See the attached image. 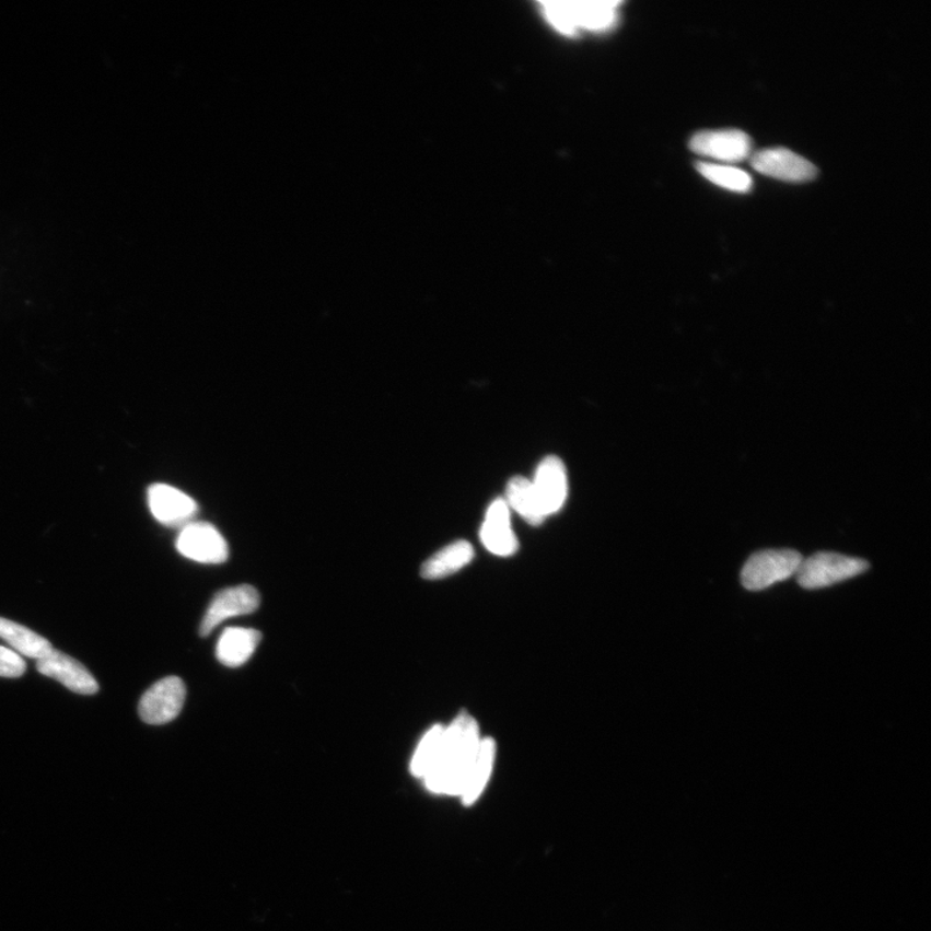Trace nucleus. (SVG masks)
Segmentation results:
<instances>
[{
    "label": "nucleus",
    "mask_w": 931,
    "mask_h": 931,
    "mask_svg": "<svg viewBox=\"0 0 931 931\" xmlns=\"http://www.w3.org/2000/svg\"><path fill=\"white\" fill-rule=\"evenodd\" d=\"M480 742L478 722L470 714L461 713L444 730L442 748L435 766L423 779L424 787L432 793L459 798Z\"/></svg>",
    "instance_id": "nucleus-1"
},
{
    "label": "nucleus",
    "mask_w": 931,
    "mask_h": 931,
    "mask_svg": "<svg viewBox=\"0 0 931 931\" xmlns=\"http://www.w3.org/2000/svg\"><path fill=\"white\" fill-rule=\"evenodd\" d=\"M620 5V2L539 3L547 23L567 35L608 31L617 23Z\"/></svg>",
    "instance_id": "nucleus-2"
},
{
    "label": "nucleus",
    "mask_w": 931,
    "mask_h": 931,
    "mask_svg": "<svg viewBox=\"0 0 931 931\" xmlns=\"http://www.w3.org/2000/svg\"><path fill=\"white\" fill-rule=\"evenodd\" d=\"M870 563L864 559L842 556L837 552H816L802 559L798 573L801 587L823 589L838 584L869 571Z\"/></svg>",
    "instance_id": "nucleus-3"
},
{
    "label": "nucleus",
    "mask_w": 931,
    "mask_h": 931,
    "mask_svg": "<svg viewBox=\"0 0 931 931\" xmlns=\"http://www.w3.org/2000/svg\"><path fill=\"white\" fill-rule=\"evenodd\" d=\"M802 559L800 552L791 549H770L753 554L743 568L742 585L749 592L769 589L778 582L793 578Z\"/></svg>",
    "instance_id": "nucleus-4"
},
{
    "label": "nucleus",
    "mask_w": 931,
    "mask_h": 931,
    "mask_svg": "<svg viewBox=\"0 0 931 931\" xmlns=\"http://www.w3.org/2000/svg\"><path fill=\"white\" fill-rule=\"evenodd\" d=\"M176 549L187 559L202 565H222L230 557L229 544L214 525L191 522L183 527Z\"/></svg>",
    "instance_id": "nucleus-5"
},
{
    "label": "nucleus",
    "mask_w": 931,
    "mask_h": 931,
    "mask_svg": "<svg viewBox=\"0 0 931 931\" xmlns=\"http://www.w3.org/2000/svg\"><path fill=\"white\" fill-rule=\"evenodd\" d=\"M187 689L181 678L167 677L154 684L139 702V715L148 724H166L181 714Z\"/></svg>",
    "instance_id": "nucleus-6"
},
{
    "label": "nucleus",
    "mask_w": 931,
    "mask_h": 931,
    "mask_svg": "<svg viewBox=\"0 0 931 931\" xmlns=\"http://www.w3.org/2000/svg\"><path fill=\"white\" fill-rule=\"evenodd\" d=\"M750 163L757 173L788 183H806L817 174L812 162L785 148L764 149L752 155Z\"/></svg>",
    "instance_id": "nucleus-7"
},
{
    "label": "nucleus",
    "mask_w": 931,
    "mask_h": 931,
    "mask_svg": "<svg viewBox=\"0 0 931 931\" xmlns=\"http://www.w3.org/2000/svg\"><path fill=\"white\" fill-rule=\"evenodd\" d=\"M260 596L251 585L229 587L219 592L211 601L202 618L200 635L208 637L218 625L232 617L253 614L259 607Z\"/></svg>",
    "instance_id": "nucleus-8"
},
{
    "label": "nucleus",
    "mask_w": 931,
    "mask_h": 931,
    "mask_svg": "<svg viewBox=\"0 0 931 931\" xmlns=\"http://www.w3.org/2000/svg\"><path fill=\"white\" fill-rule=\"evenodd\" d=\"M689 149L702 158L736 163L749 158L752 140L741 130L701 131L694 135Z\"/></svg>",
    "instance_id": "nucleus-9"
},
{
    "label": "nucleus",
    "mask_w": 931,
    "mask_h": 931,
    "mask_svg": "<svg viewBox=\"0 0 931 931\" xmlns=\"http://www.w3.org/2000/svg\"><path fill=\"white\" fill-rule=\"evenodd\" d=\"M148 502L153 516L168 527H186L194 522L198 513L194 499L181 489L167 485H154L149 488Z\"/></svg>",
    "instance_id": "nucleus-10"
},
{
    "label": "nucleus",
    "mask_w": 931,
    "mask_h": 931,
    "mask_svg": "<svg viewBox=\"0 0 931 931\" xmlns=\"http://www.w3.org/2000/svg\"><path fill=\"white\" fill-rule=\"evenodd\" d=\"M37 670L48 678L60 682L75 694L95 695L98 684L80 661L54 650L45 659L38 660Z\"/></svg>",
    "instance_id": "nucleus-11"
},
{
    "label": "nucleus",
    "mask_w": 931,
    "mask_h": 931,
    "mask_svg": "<svg viewBox=\"0 0 931 931\" xmlns=\"http://www.w3.org/2000/svg\"><path fill=\"white\" fill-rule=\"evenodd\" d=\"M532 485L546 516L556 514L563 508L568 494V480L563 462L558 457H546L539 464Z\"/></svg>",
    "instance_id": "nucleus-12"
},
{
    "label": "nucleus",
    "mask_w": 931,
    "mask_h": 931,
    "mask_svg": "<svg viewBox=\"0 0 931 931\" xmlns=\"http://www.w3.org/2000/svg\"><path fill=\"white\" fill-rule=\"evenodd\" d=\"M481 543L499 557H510L517 551V538L511 528L510 510L507 501L496 500L490 504L480 531Z\"/></svg>",
    "instance_id": "nucleus-13"
},
{
    "label": "nucleus",
    "mask_w": 931,
    "mask_h": 931,
    "mask_svg": "<svg viewBox=\"0 0 931 931\" xmlns=\"http://www.w3.org/2000/svg\"><path fill=\"white\" fill-rule=\"evenodd\" d=\"M496 760V743L493 738H481L479 749L468 770L464 789L459 799L465 806H472L480 799L490 777H492Z\"/></svg>",
    "instance_id": "nucleus-14"
},
{
    "label": "nucleus",
    "mask_w": 931,
    "mask_h": 931,
    "mask_svg": "<svg viewBox=\"0 0 931 931\" xmlns=\"http://www.w3.org/2000/svg\"><path fill=\"white\" fill-rule=\"evenodd\" d=\"M258 630L246 628L226 629L217 645V657L225 666L244 665L254 655L260 643Z\"/></svg>",
    "instance_id": "nucleus-15"
},
{
    "label": "nucleus",
    "mask_w": 931,
    "mask_h": 931,
    "mask_svg": "<svg viewBox=\"0 0 931 931\" xmlns=\"http://www.w3.org/2000/svg\"><path fill=\"white\" fill-rule=\"evenodd\" d=\"M475 552L472 544L457 542L444 547L422 566L423 579L440 580L454 574L472 563Z\"/></svg>",
    "instance_id": "nucleus-16"
},
{
    "label": "nucleus",
    "mask_w": 931,
    "mask_h": 931,
    "mask_svg": "<svg viewBox=\"0 0 931 931\" xmlns=\"http://www.w3.org/2000/svg\"><path fill=\"white\" fill-rule=\"evenodd\" d=\"M0 639L9 643L20 656L42 660L54 651L46 638L3 617H0Z\"/></svg>",
    "instance_id": "nucleus-17"
},
{
    "label": "nucleus",
    "mask_w": 931,
    "mask_h": 931,
    "mask_svg": "<svg viewBox=\"0 0 931 931\" xmlns=\"http://www.w3.org/2000/svg\"><path fill=\"white\" fill-rule=\"evenodd\" d=\"M508 504L533 525L542 524L546 515L539 504L532 481L522 476L511 479L508 487Z\"/></svg>",
    "instance_id": "nucleus-18"
},
{
    "label": "nucleus",
    "mask_w": 931,
    "mask_h": 931,
    "mask_svg": "<svg viewBox=\"0 0 931 931\" xmlns=\"http://www.w3.org/2000/svg\"><path fill=\"white\" fill-rule=\"evenodd\" d=\"M698 172L715 186L736 194H748L753 188V179L744 170L720 163L699 162Z\"/></svg>",
    "instance_id": "nucleus-19"
},
{
    "label": "nucleus",
    "mask_w": 931,
    "mask_h": 931,
    "mask_svg": "<svg viewBox=\"0 0 931 931\" xmlns=\"http://www.w3.org/2000/svg\"><path fill=\"white\" fill-rule=\"evenodd\" d=\"M444 730L445 728L437 724L426 732L422 741L419 742L410 763V772L414 777L423 780L435 766L440 748H442Z\"/></svg>",
    "instance_id": "nucleus-20"
},
{
    "label": "nucleus",
    "mask_w": 931,
    "mask_h": 931,
    "mask_svg": "<svg viewBox=\"0 0 931 931\" xmlns=\"http://www.w3.org/2000/svg\"><path fill=\"white\" fill-rule=\"evenodd\" d=\"M25 671L24 659L15 651L0 645V677L19 678L24 675Z\"/></svg>",
    "instance_id": "nucleus-21"
}]
</instances>
